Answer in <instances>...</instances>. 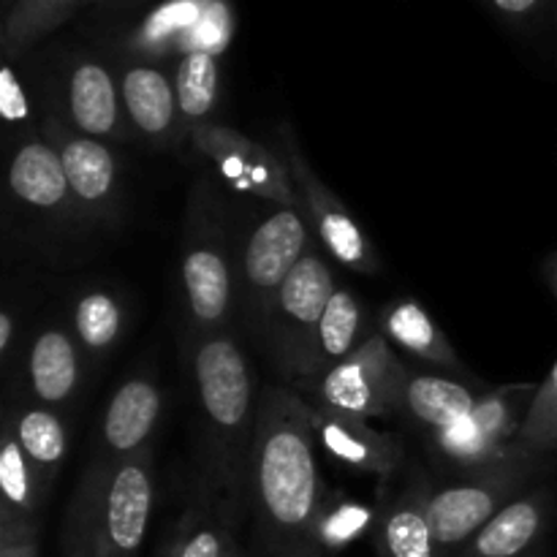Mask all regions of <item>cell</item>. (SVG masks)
Listing matches in <instances>:
<instances>
[{
    "mask_svg": "<svg viewBox=\"0 0 557 557\" xmlns=\"http://www.w3.org/2000/svg\"><path fill=\"white\" fill-rule=\"evenodd\" d=\"M533 557H547V549H542V553H536Z\"/></svg>",
    "mask_w": 557,
    "mask_h": 557,
    "instance_id": "60d3db41",
    "label": "cell"
},
{
    "mask_svg": "<svg viewBox=\"0 0 557 557\" xmlns=\"http://www.w3.org/2000/svg\"><path fill=\"white\" fill-rule=\"evenodd\" d=\"M379 509L346 498V495H330L324 511L319 517V547L324 555L341 553L351 542H357L362 533L375 528Z\"/></svg>",
    "mask_w": 557,
    "mask_h": 557,
    "instance_id": "4dcf8cb0",
    "label": "cell"
},
{
    "mask_svg": "<svg viewBox=\"0 0 557 557\" xmlns=\"http://www.w3.org/2000/svg\"><path fill=\"white\" fill-rule=\"evenodd\" d=\"M3 5H5V11H9L11 5H14V0H3Z\"/></svg>",
    "mask_w": 557,
    "mask_h": 557,
    "instance_id": "f35d334b",
    "label": "cell"
},
{
    "mask_svg": "<svg viewBox=\"0 0 557 557\" xmlns=\"http://www.w3.org/2000/svg\"><path fill=\"white\" fill-rule=\"evenodd\" d=\"M536 389L539 384H506L482 392L466 419L428 435L435 460L460 476L525 455L517 449L515 438Z\"/></svg>",
    "mask_w": 557,
    "mask_h": 557,
    "instance_id": "9c48e42d",
    "label": "cell"
},
{
    "mask_svg": "<svg viewBox=\"0 0 557 557\" xmlns=\"http://www.w3.org/2000/svg\"><path fill=\"white\" fill-rule=\"evenodd\" d=\"M308 403L292 386L259 392L250 506L259 557H326L319 547V517L330 500L313 451Z\"/></svg>",
    "mask_w": 557,
    "mask_h": 557,
    "instance_id": "6da1fadb",
    "label": "cell"
},
{
    "mask_svg": "<svg viewBox=\"0 0 557 557\" xmlns=\"http://www.w3.org/2000/svg\"><path fill=\"white\" fill-rule=\"evenodd\" d=\"M542 0H493L495 9L506 16H531Z\"/></svg>",
    "mask_w": 557,
    "mask_h": 557,
    "instance_id": "d590c367",
    "label": "cell"
},
{
    "mask_svg": "<svg viewBox=\"0 0 557 557\" xmlns=\"http://www.w3.org/2000/svg\"><path fill=\"white\" fill-rule=\"evenodd\" d=\"M553 283H555V294H557V256H555V270H553Z\"/></svg>",
    "mask_w": 557,
    "mask_h": 557,
    "instance_id": "74e56055",
    "label": "cell"
},
{
    "mask_svg": "<svg viewBox=\"0 0 557 557\" xmlns=\"http://www.w3.org/2000/svg\"><path fill=\"white\" fill-rule=\"evenodd\" d=\"M161 411V386L150 373H136L125 379L103 411L96 460L112 468L125 457L150 449Z\"/></svg>",
    "mask_w": 557,
    "mask_h": 557,
    "instance_id": "5bb4252c",
    "label": "cell"
},
{
    "mask_svg": "<svg viewBox=\"0 0 557 557\" xmlns=\"http://www.w3.org/2000/svg\"><path fill=\"white\" fill-rule=\"evenodd\" d=\"M557 460L520 455L515 460L495 462L479 471L460 473L446 487H433L430 495V522L438 539L441 557H457L460 549L506 509L520 498L539 479L553 473Z\"/></svg>",
    "mask_w": 557,
    "mask_h": 557,
    "instance_id": "5b68a950",
    "label": "cell"
},
{
    "mask_svg": "<svg viewBox=\"0 0 557 557\" xmlns=\"http://www.w3.org/2000/svg\"><path fill=\"white\" fill-rule=\"evenodd\" d=\"M228 557H245L243 549H239V544H234V547H232V553H228Z\"/></svg>",
    "mask_w": 557,
    "mask_h": 557,
    "instance_id": "8d00e7d4",
    "label": "cell"
},
{
    "mask_svg": "<svg viewBox=\"0 0 557 557\" xmlns=\"http://www.w3.org/2000/svg\"><path fill=\"white\" fill-rule=\"evenodd\" d=\"M515 446L531 457L557 460V362L549 368L547 379L539 384Z\"/></svg>",
    "mask_w": 557,
    "mask_h": 557,
    "instance_id": "f546056e",
    "label": "cell"
},
{
    "mask_svg": "<svg viewBox=\"0 0 557 557\" xmlns=\"http://www.w3.org/2000/svg\"><path fill=\"white\" fill-rule=\"evenodd\" d=\"M14 341H16V313L14 308H5L3 313H0V357H3V362H9L11 359Z\"/></svg>",
    "mask_w": 557,
    "mask_h": 557,
    "instance_id": "e575fe53",
    "label": "cell"
},
{
    "mask_svg": "<svg viewBox=\"0 0 557 557\" xmlns=\"http://www.w3.org/2000/svg\"><path fill=\"white\" fill-rule=\"evenodd\" d=\"M430 495L433 484L413 479L403 493L381 504L373 528L379 557H441L430 522Z\"/></svg>",
    "mask_w": 557,
    "mask_h": 557,
    "instance_id": "ffe728a7",
    "label": "cell"
},
{
    "mask_svg": "<svg viewBox=\"0 0 557 557\" xmlns=\"http://www.w3.org/2000/svg\"><path fill=\"white\" fill-rule=\"evenodd\" d=\"M161 557H172V549H169V547H166V549H163V553H161Z\"/></svg>",
    "mask_w": 557,
    "mask_h": 557,
    "instance_id": "ab89813d",
    "label": "cell"
},
{
    "mask_svg": "<svg viewBox=\"0 0 557 557\" xmlns=\"http://www.w3.org/2000/svg\"><path fill=\"white\" fill-rule=\"evenodd\" d=\"M9 188L22 205L49 215H76L60 152L44 134L20 139L9 166Z\"/></svg>",
    "mask_w": 557,
    "mask_h": 557,
    "instance_id": "d6986e66",
    "label": "cell"
},
{
    "mask_svg": "<svg viewBox=\"0 0 557 557\" xmlns=\"http://www.w3.org/2000/svg\"><path fill=\"white\" fill-rule=\"evenodd\" d=\"M152 506V451L145 449L112 468L92 462L69 515L85 522L101 557H139Z\"/></svg>",
    "mask_w": 557,
    "mask_h": 557,
    "instance_id": "277c9868",
    "label": "cell"
},
{
    "mask_svg": "<svg viewBox=\"0 0 557 557\" xmlns=\"http://www.w3.org/2000/svg\"><path fill=\"white\" fill-rule=\"evenodd\" d=\"M63 542H65V557H101L96 549V542H92V533L87 531V525L79 520V517L69 515Z\"/></svg>",
    "mask_w": 557,
    "mask_h": 557,
    "instance_id": "836d02e7",
    "label": "cell"
},
{
    "mask_svg": "<svg viewBox=\"0 0 557 557\" xmlns=\"http://www.w3.org/2000/svg\"><path fill=\"white\" fill-rule=\"evenodd\" d=\"M174 87H177L180 117H183L185 136L190 139L196 128L207 125V117L215 112L218 96H221V65L218 54L188 52L180 54L174 69Z\"/></svg>",
    "mask_w": 557,
    "mask_h": 557,
    "instance_id": "4316f807",
    "label": "cell"
},
{
    "mask_svg": "<svg viewBox=\"0 0 557 557\" xmlns=\"http://www.w3.org/2000/svg\"><path fill=\"white\" fill-rule=\"evenodd\" d=\"M310 243L308 218L292 207H275L245 239L237 264V308L245 335L259 348H264L277 294L308 253Z\"/></svg>",
    "mask_w": 557,
    "mask_h": 557,
    "instance_id": "8992f818",
    "label": "cell"
},
{
    "mask_svg": "<svg viewBox=\"0 0 557 557\" xmlns=\"http://www.w3.org/2000/svg\"><path fill=\"white\" fill-rule=\"evenodd\" d=\"M232 515L226 504L218 506L215 515H207L205 509H188V515L180 522L174 542L169 544L172 557H228L234 542Z\"/></svg>",
    "mask_w": 557,
    "mask_h": 557,
    "instance_id": "f1b7e54d",
    "label": "cell"
},
{
    "mask_svg": "<svg viewBox=\"0 0 557 557\" xmlns=\"http://www.w3.org/2000/svg\"><path fill=\"white\" fill-rule=\"evenodd\" d=\"M190 145L196 152L210 158L218 174L239 194L261 196L275 207L302 210L288 163L277 158L270 147L221 123H207L196 128L190 134Z\"/></svg>",
    "mask_w": 557,
    "mask_h": 557,
    "instance_id": "7c38bea8",
    "label": "cell"
},
{
    "mask_svg": "<svg viewBox=\"0 0 557 557\" xmlns=\"http://www.w3.org/2000/svg\"><path fill=\"white\" fill-rule=\"evenodd\" d=\"M310 428L321 449L335 457L343 466L359 473L389 479L403 462V441L397 435L375 430L364 419L343 417V413L324 411L308 403Z\"/></svg>",
    "mask_w": 557,
    "mask_h": 557,
    "instance_id": "e0dca14e",
    "label": "cell"
},
{
    "mask_svg": "<svg viewBox=\"0 0 557 557\" xmlns=\"http://www.w3.org/2000/svg\"><path fill=\"white\" fill-rule=\"evenodd\" d=\"M38 536L41 522L0 511V557H38Z\"/></svg>",
    "mask_w": 557,
    "mask_h": 557,
    "instance_id": "d6a6232c",
    "label": "cell"
},
{
    "mask_svg": "<svg viewBox=\"0 0 557 557\" xmlns=\"http://www.w3.org/2000/svg\"><path fill=\"white\" fill-rule=\"evenodd\" d=\"M408 375L411 370L400 362L392 343L373 332L351 357L299 389V395L308 392L310 406L364 422L400 417Z\"/></svg>",
    "mask_w": 557,
    "mask_h": 557,
    "instance_id": "ba28073f",
    "label": "cell"
},
{
    "mask_svg": "<svg viewBox=\"0 0 557 557\" xmlns=\"http://www.w3.org/2000/svg\"><path fill=\"white\" fill-rule=\"evenodd\" d=\"M85 357L69 326H47L38 332L27 351V386L41 406L63 408L79 395L85 379Z\"/></svg>",
    "mask_w": 557,
    "mask_h": 557,
    "instance_id": "ac0fdd59",
    "label": "cell"
},
{
    "mask_svg": "<svg viewBox=\"0 0 557 557\" xmlns=\"http://www.w3.org/2000/svg\"><path fill=\"white\" fill-rule=\"evenodd\" d=\"M41 134L60 152L76 218L90 226H114L123 210V174L112 145L74 131L60 112L41 117Z\"/></svg>",
    "mask_w": 557,
    "mask_h": 557,
    "instance_id": "30bf717a",
    "label": "cell"
},
{
    "mask_svg": "<svg viewBox=\"0 0 557 557\" xmlns=\"http://www.w3.org/2000/svg\"><path fill=\"white\" fill-rule=\"evenodd\" d=\"M0 493H3L0 511L20 517V520L41 522L38 517L47 504L49 490L44 487L41 476L27 460L11 419H5L3 441H0Z\"/></svg>",
    "mask_w": 557,
    "mask_h": 557,
    "instance_id": "d4e9b609",
    "label": "cell"
},
{
    "mask_svg": "<svg viewBox=\"0 0 557 557\" xmlns=\"http://www.w3.org/2000/svg\"><path fill=\"white\" fill-rule=\"evenodd\" d=\"M190 373L205 430V466L210 498H226L237 506V495L248 482L259 397L253 370L232 330L212 332L190 343Z\"/></svg>",
    "mask_w": 557,
    "mask_h": 557,
    "instance_id": "7a4b0ae2",
    "label": "cell"
},
{
    "mask_svg": "<svg viewBox=\"0 0 557 557\" xmlns=\"http://www.w3.org/2000/svg\"><path fill=\"white\" fill-rule=\"evenodd\" d=\"M71 332L87 357L101 359L112 354L125 332L123 299L109 288H85L71 310Z\"/></svg>",
    "mask_w": 557,
    "mask_h": 557,
    "instance_id": "484cf974",
    "label": "cell"
},
{
    "mask_svg": "<svg viewBox=\"0 0 557 557\" xmlns=\"http://www.w3.org/2000/svg\"><path fill=\"white\" fill-rule=\"evenodd\" d=\"M180 277L188 343L212 332L232 330V315L237 310V270L228 248V232L223 228L221 205L207 183L196 185L190 196Z\"/></svg>",
    "mask_w": 557,
    "mask_h": 557,
    "instance_id": "3957f363",
    "label": "cell"
},
{
    "mask_svg": "<svg viewBox=\"0 0 557 557\" xmlns=\"http://www.w3.org/2000/svg\"><path fill=\"white\" fill-rule=\"evenodd\" d=\"M379 332L389 343L400 346L403 351L413 354V357L433 364V368H441L455 375H468L460 354L455 351V346L444 335L438 321L428 313V308L419 299L408 297L386 305L381 310Z\"/></svg>",
    "mask_w": 557,
    "mask_h": 557,
    "instance_id": "44dd1931",
    "label": "cell"
},
{
    "mask_svg": "<svg viewBox=\"0 0 557 557\" xmlns=\"http://www.w3.org/2000/svg\"><path fill=\"white\" fill-rule=\"evenodd\" d=\"M9 419L14 424V433L25 449L27 460L41 476L44 487L52 490L54 479L60 476V468L69 457V424L54 408L41 406V403H33Z\"/></svg>",
    "mask_w": 557,
    "mask_h": 557,
    "instance_id": "cb8c5ba5",
    "label": "cell"
},
{
    "mask_svg": "<svg viewBox=\"0 0 557 557\" xmlns=\"http://www.w3.org/2000/svg\"><path fill=\"white\" fill-rule=\"evenodd\" d=\"M555 520V490L536 484L495 515L457 557H533L547 549Z\"/></svg>",
    "mask_w": 557,
    "mask_h": 557,
    "instance_id": "9a60e30c",
    "label": "cell"
},
{
    "mask_svg": "<svg viewBox=\"0 0 557 557\" xmlns=\"http://www.w3.org/2000/svg\"><path fill=\"white\" fill-rule=\"evenodd\" d=\"M0 117L11 131H20L22 139L41 134V125L33 123V103L25 82L11 60H5L0 71Z\"/></svg>",
    "mask_w": 557,
    "mask_h": 557,
    "instance_id": "1f68e13d",
    "label": "cell"
},
{
    "mask_svg": "<svg viewBox=\"0 0 557 557\" xmlns=\"http://www.w3.org/2000/svg\"><path fill=\"white\" fill-rule=\"evenodd\" d=\"M335 288L332 267L326 264L324 253L310 243L308 253L294 267L286 286L277 294L275 310H272L270 326H267L264 348H261L275 373L294 392L302 389L310 381L315 335H319L321 315H324Z\"/></svg>",
    "mask_w": 557,
    "mask_h": 557,
    "instance_id": "52a82bcc",
    "label": "cell"
},
{
    "mask_svg": "<svg viewBox=\"0 0 557 557\" xmlns=\"http://www.w3.org/2000/svg\"><path fill=\"white\" fill-rule=\"evenodd\" d=\"M63 117L79 134L109 145L131 139L120 76L96 58H79L65 71Z\"/></svg>",
    "mask_w": 557,
    "mask_h": 557,
    "instance_id": "4fadbf2b",
    "label": "cell"
},
{
    "mask_svg": "<svg viewBox=\"0 0 557 557\" xmlns=\"http://www.w3.org/2000/svg\"><path fill=\"white\" fill-rule=\"evenodd\" d=\"M283 156H286L288 172H292L294 185L299 194V207L302 215L308 218L310 232L319 237L321 248L335 259L337 264L348 267L351 272H362V275H375L381 270V259L375 253L373 239L368 237L357 218L351 215L346 205L326 188L324 180L313 172L308 156L294 139L288 128L281 131Z\"/></svg>",
    "mask_w": 557,
    "mask_h": 557,
    "instance_id": "8fae6325",
    "label": "cell"
},
{
    "mask_svg": "<svg viewBox=\"0 0 557 557\" xmlns=\"http://www.w3.org/2000/svg\"><path fill=\"white\" fill-rule=\"evenodd\" d=\"M120 90L131 131H136L147 145L166 150L185 139L177 87L166 71L152 63H128L120 71Z\"/></svg>",
    "mask_w": 557,
    "mask_h": 557,
    "instance_id": "2e32d148",
    "label": "cell"
},
{
    "mask_svg": "<svg viewBox=\"0 0 557 557\" xmlns=\"http://www.w3.org/2000/svg\"><path fill=\"white\" fill-rule=\"evenodd\" d=\"M76 3L79 0H14V5L3 14V33H0L5 58H20L33 44L58 30L74 14Z\"/></svg>",
    "mask_w": 557,
    "mask_h": 557,
    "instance_id": "83f0119b",
    "label": "cell"
},
{
    "mask_svg": "<svg viewBox=\"0 0 557 557\" xmlns=\"http://www.w3.org/2000/svg\"><path fill=\"white\" fill-rule=\"evenodd\" d=\"M476 400L479 397L473 395L471 386H466L462 381L435 373H411L406 392H403L400 417H406L408 422L424 430V435H430L466 419Z\"/></svg>",
    "mask_w": 557,
    "mask_h": 557,
    "instance_id": "7402d4cb",
    "label": "cell"
},
{
    "mask_svg": "<svg viewBox=\"0 0 557 557\" xmlns=\"http://www.w3.org/2000/svg\"><path fill=\"white\" fill-rule=\"evenodd\" d=\"M370 335H373V332H368V315H364L359 297L351 288L337 286L330 305H326L324 315H321L319 335H315L313 348V370H310L308 384H313V381L321 379L326 370H332L335 364H341L343 359L351 357Z\"/></svg>",
    "mask_w": 557,
    "mask_h": 557,
    "instance_id": "603a6c76",
    "label": "cell"
}]
</instances>
